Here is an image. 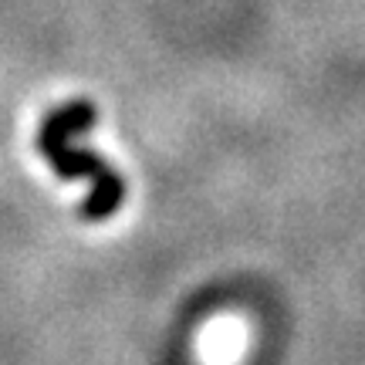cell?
<instances>
[{
	"instance_id": "obj_1",
	"label": "cell",
	"mask_w": 365,
	"mask_h": 365,
	"mask_svg": "<svg viewBox=\"0 0 365 365\" xmlns=\"http://www.w3.org/2000/svg\"><path fill=\"white\" fill-rule=\"evenodd\" d=\"M98 122V108L85 98L65 102L51 108L38 129V153L48 159L61 180H85L88 200L81 207V217L91 223H102L125 203V180L118 176L108 159L81 145V135Z\"/></svg>"
}]
</instances>
